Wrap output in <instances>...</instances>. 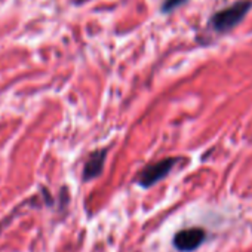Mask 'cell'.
Instances as JSON below:
<instances>
[{
	"instance_id": "1",
	"label": "cell",
	"mask_w": 252,
	"mask_h": 252,
	"mask_svg": "<svg viewBox=\"0 0 252 252\" xmlns=\"http://www.w3.org/2000/svg\"><path fill=\"white\" fill-rule=\"evenodd\" d=\"M251 5H252L251 0H240V2H236L231 6L217 12L211 21L212 27L220 33L233 29L248 14V11L251 9Z\"/></svg>"
},
{
	"instance_id": "2",
	"label": "cell",
	"mask_w": 252,
	"mask_h": 252,
	"mask_svg": "<svg viewBox=\"0 0 252 252\" xmlns=\"http://www.w3.org/2000/svg\"><path fill=\"white\" fill-rule=\"evenodd\" d=\"M177 158H169V159H163L158 163H153L150 166H147L138 177V183L143 187H152L153 184L159 183L162 178H165L171 169L174 168V165L177 163Z\"/></svg>"
},
{
	"instance_id": "3",
	"label": "cell",
	"mask_w": 252,
	"mask_h": 252,
	"mask_svg": "<svg viewBox=\"0 0 252 252\" xmlns=\"http://www.w3.org/2000/svg\"><path fill=\"white\" fill-rule=\"evenodd\" d=\"M205 240V231L199 227L186 228L174 236V246L180 252H191L197 249Z\"/></svg>"
},
{
	"instance_id": "4",
	"label": "cell",
	"mask_w": 252,
	"mask_h": 252,
	"mask_svg": "<svg viewBox=\"0 0 252 252\" xmlns=\"http://www.w3.org/2000/svg\"><path fill=\"white\" fill-rule=\"evenodd\" d=\"M105 153H107V150H98V152H94L88 158V160L85 163V169H83L85 181L94 180L95 177H98L102 172V166L105 162Z\"/></svg>"
},
{
	"instance_id": "5",
	"label": "cell",
	"mask_w": 252,
	"mask_h": 252,
	"mask_svg": "<svg viewBox=\"0 0 252 252\" xmlns=\"http://www.w3.org/2000/svg\"><path fill=\"white\" fill-rule=\"evenodd\" d=\"M183 2H184V0H166V2L163 3V11H171V9H174L177 5H180Z\"/></svg>"
}]
</instances>
